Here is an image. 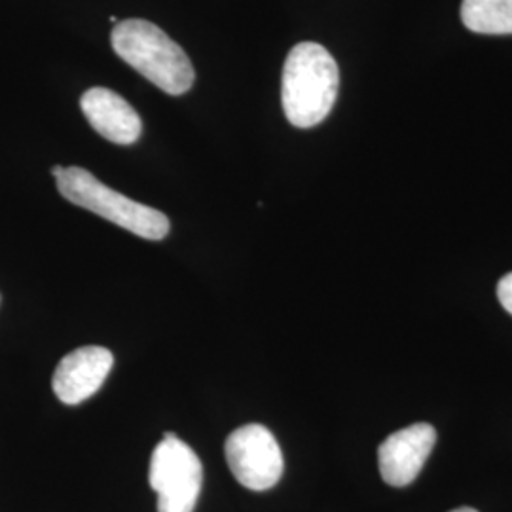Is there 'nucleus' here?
I'll return each instance as SVG.
<instances>
[{
	"label": "nucleus",
	"mask_w": 512,
	"mask_h": 512,
	"mask_svg": "<svg viewBox=\"0 0 512 512\" xmlns=\"http://www.w3.org/2000/svg\"><path fill=\"white\" fill-rule=\"evenodd\" d=\"M340 71L317 42H300L287 55L281 80V101L287 120L294 128L308 129L321 124L336 103Z\"/></svg>",
	"instance_id": "obj_1"
},
{
	"label": "nucleus",
	"mask_w": 512,
	"mask_h": 512,
	"mask_svg": "<svg viewBox=\"0 0 512 512\" xmlns=\"http://www.w3.org/2000/svg\"><path fill=\"white\" fill-rule=\"evenodd\" d=\"M112 50L129 67L169 95H183L194 86V67L183 48L147 19H126L114 25Z\"/></svg>",
	"instance_id": "obj_2"
},
{
	"label": "nucleus",
	"mask_w": 512,
	"mask_h": 512,
	"mask_svg": "<svg viewBox=\"0 0 512 512\" xmlns=\"http://www.w3.org/2000/svg\"><path fill=\"white\" fill-rule=\"evenodd\" d=\"M52 175L67 202L84 207L139 238L160 241L169 234V219L162 211L129 200L101 183L88 169L55 165Z\"/></svg>",
	"instance_id": "obj_3"
},
{
	"label": "nucleus",
	"mask_w": 512,
	"mask_h": 512,
	"mask_svg": "<svg viewBox=\"0 0 512 512\" xmlns=\"http://www.w3.org/2000/svg\"><path fill=\"white\" fill-rule=\"evenodd\" d=\"M148 482L158 495V512H194L202 494V461L177 435L165 433L150 459Z\"/></svg>",
	"instance_id": "obj_4"
},
{
	"label": "nucleus",
	"mask_w": 512,
	"mask_h": 512,
	"mask_svg": "<svg viewBox=\"0 0 512 512\" xmlns=\"http://www.w3.org/2000/svg\"><path fill=\"white\" fill-rule=\"evenodd\" d=\"M224 454L232 475L249 490H270L283 476V452L264 425L249 423L236 429L226 439Z\"/></svg>",
	"instance_id": "obj_5"
},
{
	"label": "nucleus",
	"mask_w": 512,
	"mask_h": 512,
	"mask_svg": "<svg viewBox=\"0 0 512 512\" xmlns=\"http://www.w3.org/2000/svg\"><path fill=\"white\" fill-rule=\"evenodd\" d=\"M437 444V431L429 423H414L393 433L378 450L380 473L389 486L404 488L420 475Z\"/></svg>",
	"instance_id": "obj_6"
},
{
	"label": "nucleus",
	"mask_w": 512,
	"mask_h": 512,
	"mask_svg": "<svg viewBox=\"0 0 512 512\" xmlns=\"http://www.w3.org/2000/svg\"><path fill=\"white\" fill-rule=\"evenodd\" d=\"M114 365L107 348L86 346L71 351L61 359L52 378L57 399L65 404H80L101 389Z\"/></svg>",
	"instance_id": "obj_7"
},
{
	"label": "nucleus",
	"mask_w": 512,
	"mask_h": 512,
	"mask_svg": "<svg viewBox=\"0 0 512 512\" xmlns=\"http://www.w3.org/2000/svg\"><path fill=\"white\" fill-rule=\"evenodd\" d=\"M80 109L101 137L114 145H133L143 131L137 110L107 88H92L82 95Z\"/></svg>",
	"instance_id": "obj_8"
},
{
	"label": "nucleus",
	"mask_w": 512,
	"mask_h": 512,
	"mask_svg": "<svg viewBox=\"0 0 512 512\" xmlns=\"http://www.w3.org/2000/svg\"><path fill=\"white\" fill-rule=\"evenodd\" d=\"M461 21L478 35H512V0H463Z\"/></svg>",
	"instance_id": "obj_9"
},
{
	"label": "nucleus",
	"mask_w": 512,
	"mask_h": 512,
	"mask_svg": "<svg viewBox=\"0 0 512 512\" xmlns=\"http://www.w3.org/2000/svg\"><path fill=\"white\" fill-rule=\"evenodd\" d=\"M497 298L501 306L512 315V272L505 275L497 285Z\"/></svg>",
	"instance_id": "obj_10"
},
{
	"label": "nucleus",
	"mask_w": 512,
	"mask_h": 512,
	"mask_svg": "<svg viewBox=\"0 0 512 512\" xmlns=\"http://www.w3.org/2000/svg\"><path fill=\"white\" fill-rule=\"evenodd\" d=\"M452 512H478L475 509H471V507H461V509H456V511Z\"/></svg>",
	"instance_id": "obj_11"
}]
</instances>
